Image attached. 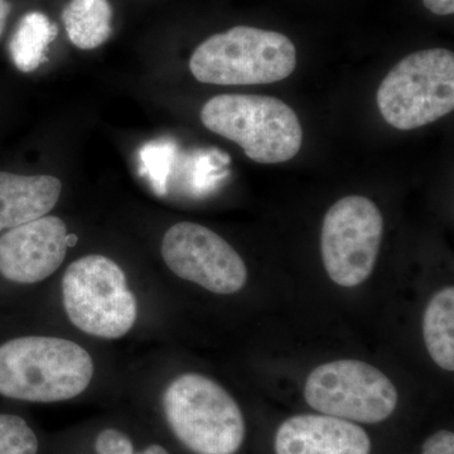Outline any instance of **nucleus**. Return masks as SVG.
Wrapping results in <instances>:
<instances>
[{"instance_id": "f257e3e1", "label": "nucleus", "mask_w": 454, "mask_h": 454, "mask_svg": "<svg viewBox=\"0 0 454 454\" xmlns=\"http://www.w3.org/2000/svg\"><path fill=\"white\" fill-rule=\"evenodd\" d=\"M94 361L70 340L23 336L0 345V395L31 403L74 399L88 389Z\"/></svg>"}, {"instance_id": "f03ea898", "label": "nucleus", "mask_w": 454, "mask_h": 454, "mask_svg": "<svg viewBox=\"0 0 454 454\" xmlns=\"http://www.w3.org/2000/svg\"><path fill=\"white\" fill-rule=\"evenodd\" d=\"M203 125L240 145L254 162L277 164L301 151L303 130L292 107L262 95L223 94L201 110Z\"/></svg>"}, {"instance_id": "7ed1b4c3", "label": "nucleus", "mask_w": 454, "mask_h": 454, "mask_svg": "<svg viewBox=\"0 0 454 454\" xmlns=\"http://www.w3.org/2000/svg\"><path fill=\"white\" fill-rule=\"evenodd\" d=\"M297 67V50L282 33L239 26L203 41L190 59L197 82L262 85L282 82Z\"/></svg>"}, {"instance_id": "20e7f679", "label": "nucleus", "mask_w": 454, "mask_h": 454, "mask_svg": "<svg viewBox=\"0 0 454 454\" xmlns=\"http://www.w3.org/2000/svg\"><path fill=\"white\" fill-rule=\"evenodd\" d=\"M167 423L196 454H235L243 446L244 415L234 397L200 373H184L164 391Z\"/></svg>"}, {"instance_id": "39448f33", "label": "nucleus", "mask_w": 454, "mask_h": 454, "mask_svg": "<svg viewBox=\"0 0 454 454\" xmlns=\"http://www.w3.org/2000/svg\"><path fill=\"white\" fill-rule=\"evenodd\" d=\"M379 112L399 130H413L454 109V55L446 49L418 51L397 62L379 86Z\"/></svg>"}, {"instance_id": "423d86ee", "label": "nucleus", "mask_w": 454, "mask_h": 454, "mask_svg": "<svg viewBox=\"0 0 454 454\" xmlns=\"http://www.w3.org/2000/svg\"><path fill=\"white\" fill-rule=\"evenodd\" d=\"M62 300L71 324L100 339L125 336L138 316L136 295L128 286L124 270L98 254L68 265L62 279Z\"/></svg>"}, {"instance_id": "0eeeda50", "label": "nucleus", "mask_w": 454, "mask_h": 454, "mask_svg": "<svg viewBox=\"0 0 454 454\" xmlns=\"http://www.w3.org/2000/svg\"><path fill=\"white\" fill-rule=\"evenodd\" d=\"M304 399L319 413L375 424L394 413L399 397L393 382L380 370L364 361L340 360L309 373Z\"/></svg>"}, {"instance_id": "6e6552de", "label": "nucleus", "mask_w": 454, "mask_h": 454, "mask_svg": "<svg viewBox=\"0 0 454 454\" xmlns=\"http://www.w3.org/2000/svg\"><path fill=\"white\" fill-rule=\"evenodd\" d=\"M381 212L363 196H348L327 211L322 226L321 253L328 277L354 288L372 276L380 249Z\"/></svg>"}, {"instance_id": "1a4fd4ad", "label": "nucleus", "mask_w": 454, "mask_h": 454, "mask_svg": "<svg viewBox=\"0 0 454 454\" xmlns=\"http://www.w3.org/2000/svg\"><path fill=\"white\" fill-rule=\"evenodd\" d=\"M160 253L176 276L216 294H234L247 284L243 258L220 235L200 223L184 221L170 227Z\"/></svg>"}, {"instance_id": "9d476101", "label": "nucleus", "mask_w": 454, "mask_h": 454, "mask_svg": "<svg viewBox=\"0 0 454 454\" xmlns=\"http://www.w3.org/2000/svg\"><path fill=\"white\" fill-rule=\"evenodd\" d=\"M67 226L43 216L0 235V276L9 282L35 284L61 267L67 253Z\"/></svg>"}, {"instance_id": "9b49d317", "label": "nucleus", "mask_w": 454, "mask_h": 454, "mask_svg": "<svg viewBox=\"0 0 454 454\" xmlns=\"http://www.w3.org/2000/svg\"><path fill=\"white\" fill-rule=\"evenodd\" d=\"M277 454H370L369 434L331 415H295L277 430Z\"/></svg>"}, {"instance_id": "f8f14e48", "label": "nucleus", "mask_w": 454, "mask_h": 454, "mask_svg": "<svg viewBox=\"0 0 454 454\" xmlns=\"http://www.w3.org/2000/svg\"><path fill=\"white\" fill-rule=\"evenodd\" d=\"M61 191V181L52 176L0 172V232L47 216Z\"/></svg>"}, {"instance_id": "ddd939ff", "label": "nucleus", "mask_w": 454, "mask_h": 454, "mask_svg": "<svg viewBox=\"0 0 454 454\" xmlns=\"http://www.w3.org/2000/svg\"><path fill=\"white\" fill-rule=\"evenodd\" d=\"M113 9L107 0H70L62 20L68 40L80 50H94L113 33Z\"/></svg>"}, {"instance_id": "4468645a", "label": "nucleus", "mask_w": 454, "mask_h": 454, "mask_svg": "<svg viewBox=\"0 0 454 454\" xmlns=\"http://www.w3.org/2000/svg\"><path fill=\"white\" fill-rule=\"evenodd\" d=\"M423 337L429 356L442 369L454 372V288L433 295L423 318Z\"/></svg>"}, {"instance_id": "2eb2a0df", "label": "nucleus", "mask_w": 454, "mask_h": 454, "mask_svg": "<svg viewBox=\"0 0 454 454\" xmlns=\"http://www.w3.org/2000/svg\"><path fill=\"white\" fill-rule=\"evenodd\" d=\"M57 33L55 23L41 12H29L22 17L9 43L12 61L20 73H33L46 61L47 51Z\"/></svg>"}, {"instance_id": "dca6fc26", "label": "nucleus", "mask_w": 454, "mask_h": 454, "mask_svg": "<svg viewBox=\"0 0 454 454\" xmlns=\"http://www.w3.org/2000/svg\"><path fill=\"white\" fill-rule=\"evenodd\" d=\"M38 439L23 418L0 414V454H37Z\"/></svg>"}, {"instance_id": "f3484780", "label": "nucleus", "mask_w": 454, "mask_h": 454, "mask_svg": "<svg viewBox=\"0 0 454 454\" xmlns=\"http://www.w3.org/2000/svg\"><path fill=\"white\" fill-rule=\"evenodd\" d=\"M98 454H134L133 443L129 437L118 429H104L95 441Z\"/></svg>"}, {"instance_id": "a211bd4d", "label": "nucleus", "mask_w": 454, "mask_h": 454, "mask_svg": "<svg viewBox=\"0 0 454 454\" xmlns=\"http://www.w3.org/2000/svg\"><path fill=\"white\" fill-rule=\"evenodd\" d=\"M422 454H454V434L439 430L424 442Z\"/></svg>"}, {"instance_id": "6ab92c4d", "label": "nucleus", "mask_w": 454, "mask_h": 454, "mask_svg": "<svg viewBox=\"0 0 454 454\" xmlns=\"http://www.w3.org/2000/svg\"><path fill=\"white\" fill-rule=\"evenodd\" d=\"M424 5L437 16H450L454 13V0H423Z\"/></svg>"}, {"instance_id": "aec40b11", "label": "nucleus", "mask_w": 454, "mask_h": 454, "mask_svg": "<svg viewBox=\"0 0 454 454\" xmlns=\"http://www.w3.org/2000/svg\"><path fill=\"white\" fill-rule=\"evenodd\" d=\"M11 3H9L8 0H0V37H2L5 25H7V20L9 14H11Z\"/></svg>"}, {"instance_id": "412c9836", "label": "nucleus", "mask_w": 454, "mask_h": 454, "mask_svg": "<svg viewBox=\"0 0 454 454\" xmlns=\"http://www.w3.org/2000/svg\"><path fill=\"white\" fill-rule=\"evenodd\" d=\"M138 454H169L168 450L166 448L160 446V444H152L148 448H145V450L139 452Z\"/></svg>"}]
</instances>
